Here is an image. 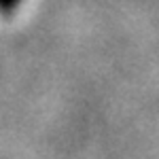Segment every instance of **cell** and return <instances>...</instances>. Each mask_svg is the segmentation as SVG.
Wrapping results in <instances>:
<instances>
[{
	"instance_id": "6da1fadb",
	"label": "cell",
	"mask_w": 159,
	"mask_h": 159,
	"mask_svg": "<svg viewBox=\"0 0 159 159\" xmlns=\"http://www.w3.org/2000/svg\"><path fill=\"white\" fill-rule=\"evenodd\" d=\"M19 2H21V0H0V11L2 13H11L13 9L19 7Z\"/></svg>"
}]
</instances>
